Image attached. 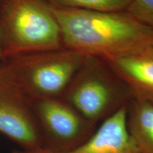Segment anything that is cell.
I'll return each instance as SVG.
<instances>
[{
    "label": "cell",
    "mask_w": 153,
    "mask_h": 153,
    "mask_svg": "<svg viewBox=\"0 0 153 153\" xmlns=\"http://www.w3.org/2000/svg\"><path fill=\"white\" fill-rule=\"evenodd\" d=\"M50 7L66 48L104 59L153 48L152 28L126 11H97Z\"/></svg>",
    "instance_id": "cell-1"
},
{
    "label": "cell",
    "mask_w": 153,
    "mask_h": 153,
    "mask_svg": "<svg viewBox=\"0 0 153 153\" xmlns=\"http://www.w3.org/2000/svg\"><path fill=\"white\" fill-rule=\"evenodd\" d=\"M62 48L58 23L43 0H0L1 62Z\"/></svg>",
    "instance_id": "cell-2"
},
{
    "label": "cell",
    "mask_w": 153,
    "mask_h": 153,
    "mask_svg": "<svg viewBox=\"0 0 153 153\" xmlns=\"http://www.w3.org/2000/svg\"><path fill=\"white\" fill-rule=\"evenodd\" d=\"M61 98L98 125L127 106L134 97L105 59L87 55Z\"/></svg>",
    "instance_id": "cell-3"
},
{
    "label": "cell",
    "mask_w": 153,
    "mask_h": 153,
    "mask_svg": "<svg viewBox=\"0 0 153 153\" xmlns=\"http://www.w3.org/2000/svg\"><path fill=\"white\" fill-rule=\"evenodd\" d=\"M86 56L62 48L20 55L1 62L28 98H61Z\"/></svg>",
    "instance_id": "cell-4"
},
{
    "label": "cell",
    "mask_w": 153,
    "mask_h": 153,
    "mask_svg": "<svg viewBox=\"0 0 153 153\" xmlns=\"http://www.w3.org/2000/svg\"><path fill=\"white\" fill-rule=\"evenodd\" d=\"M30 101L41 128L43 147L68 153L85 143L98 126L62 98Z\"/></svg>",
    "instance_id": "cell-5"
},
{
    "label": "cell",
    "mask_w": 153,
    "mask_h": 153,
    "mask_svg": "<svg viewBox=\"0 0 153 153\" xmlns=\"http://www.w3.org/2000/svg\"><path fill=\"white\" fill-rule=\"evenodd\" d=\"M0 133L24 150L43 147V135L30 98L0 63Z\"/></svg>",
    "instance_id": "cell-6"
},
{
    "label": "cell",
    "mask_w": 153,
    "mask_h": 153,
    "mask_svg": "<svg viewBox=\"0 0 153 153\" xmlns=\"http://www.w3.org/2000/svg\"><path fill=\"white\" fill-rule=\"evenodd\" d=\"M127 106L97 126L85 143L68 153H142L127 127Z\"/></svg>",
    "instance_id": "cell-7"
},
{
    "label": "cell",
    "mask_w": 153,
    "mask_h": 153,
    "mask_svg": "<svg viewBox=\"0 0 153 153\" xmlns=\"http://www.w3.org/2000/svg\"><path fill=\"white\" fill-rule=\"evenodd\" d=\"M105 60L128 86L134 98L153 102V48Z\"/></svg>",
    "instance_id": "cell-8"
},
{
    "label": "cell",
    "mask_w": 153,
    "mask_h": 153,
    "mask_svg": "<svg viewBox=\"0 0 153 153\" xmlns=\"http://www.w3.org/2000/svg\"><path fill=\"white\" fill-rule=\"evenodd\" d=\"M127 127L142 153H153V102L133 98L127 106Z\"/></svg>",
    "instance_id": "cell-9"
},
{
    "label": "cell",
    "mask_w": 153,
    "mask_h": 153,
    "mask_svg": "<svg viewBox=\"0 0 153 153\" xmlns=\"http://www.w3.org/2000/svg\"><path fill=\"white\" fill-rule=\"evenodd\" d=\"M55 7L97 11H126L131 0H43Z\"/></svg>",
    "instance_id": "cell-10"
},
{
    "label": "cell",
    "mask_w": 153,
    "mask_h": 153,
    "mask_svg": "<svg viewBox=\"0 0 153 153\" xmlns=\"http://www.w3.org/2000/svg\"><path fill=\"white\" fill-rule=\"evenodd\" d=\"M126 11L153 29V0H131Z\"/></svg>",
    "instance_id": "cell-11"
},
{
    "label": "cell",
    "mask_w": 153,
    "mask_h": 153,
    "mask_svg": "<svg viewBox=\"0 0 153 153\" xmlns=\"http://www.w3.org/2000/svg\"><path fill=\"white\" fill-rule=\"evenodd\" d=\"M12 153H62L57 152V151L53 150L46 147H39L33 149H29V150H15Z\"/></svg>",
    "instance_id": "cell-12"
},
{
    "label": "cell",
    "mask_w": 153,
    "mask_h": 153,
    "mask_svg": "<svg viewBox=\"0 0 153 153\" xmlns=\"http://www.w3.org/2000/svg\"><path fill=\"white\" fill-rule=\"evenodd\" d=\"M2 60V56H1V50H0V61L1 62Z\"/></svg>",
    "instance_id": "cell-13"
}]
</instances>
